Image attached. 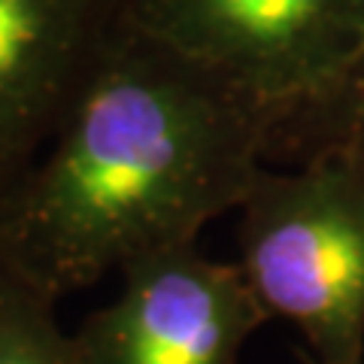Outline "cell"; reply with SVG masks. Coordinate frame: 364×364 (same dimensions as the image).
<instances>
[{"instance_id":"cell-1","label":"cell","mask_w":364,"mask_h":364,"mask_svg":"<svg viewBox=\"0 0 364 364\" xmlns=\"http://www.w3.org/2000/svg\"><path fill=\"white\" fill-rule=\"evenodd\" d=\"M252 107L122 25L43 152L0 188V270L58 304L195 246L270 161Z\"/></svg>"},{"instance_id":"cell-2","label":"cell","mask_w":364,"mask_h":364,"mask_svg":"<svg viewBox=\"0 0 364 364\" xmlns=\"http://www.w3.org/2000/svg\"><path fill=\"white\" fill-rule=\"evenodd\" d=\"M234 213V264L304 364H364V152L264 164Z\"/></svg>"},{"instance_id":"cell-3","label":"cell","mask_w":364,"mask_h":364,"mask_svg":"<svg viewBox=\"0 0 364 364\" xmlns=\"http://www.w3.org/2000/svg\"><path fill=\"white\" fill-rule=\"evenodd\" d=\"M124 25L252 107L277 146L355 64L364 0H124Z\"/></svg>"},{"instance_id":"cell-4","label":"cell","mask_w":364,"mask_h":364,"mask_svg":"<svg viewBox=\"0 0 364 364\" xmlns=\"http://www.w3.org/2000/svg\"><path fill=\"white\" fill-rule=\"evenodd\" d=\"M109 304L73 331L82 364H243L270 318L234 261L179 246L124 267Z\"/></svg>"},{"instance_id":"cell-5","label":"cell","mask_w":364,"mask_h":364,"mask_svg":"<svg viewBox=\"0 0 364 364\" xmlns=\"http://www.w3.org/2000/svg\"><path fill=\"white\" fill-rule=\"evenodd\" d=\"M124 25V0H0V188L67 116Z\"/></svg>"},{"instance_id":"cell-6","label":"cell","mask_w":364,"mask_h":364,"mask_svg":"<svg viewBox=\"0 0 364 364\" xmlns=\"http://www.w3.org/2000/svg\"><path fill=\"white\" fill-rule=\"evenodd\" d=\"M55 306L0 270V364H82Z\"/></svg>"},{"instance_id":"cell-7","label":"cell","mask_w":364,"mask_h":364,"mask_svg":"<svg viewBox=\"0 0 364 364\" xmlns=\"http://www.w3.org/2000/svg\"><path fill=\"white\" fill-rule=\"evenodd\" d=\"M364 140V46L355 64L349 67L340 88L325 100L316 112H310L298 124H291L277 140L270 158H286L291 161L310 158L318 152L352 149Z\"/></svg>"},{"instance_id":"cell-8","label":"cell","mask_w":364,"mask_h":364,"mask_svg":"<svg viewBox=\"0 0 364 364\" xmlns=\"http://www.w3.org/2000/svg\"><path fill=\"white\" fill-rule=\"evenodd\" d=\"M352 149H358V152H364V140H361L358 146H352Z\"/></svg>"}]
</instances>
